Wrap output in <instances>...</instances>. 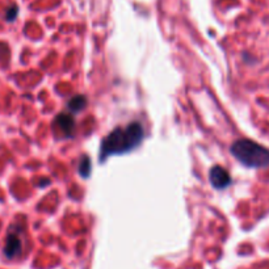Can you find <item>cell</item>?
Instances as JSON below:
<instances>
[{
	"label": "cell",
	"instance_id": "cell-7",
	"mask_svg": "<svg viewBox=\"0 0 269 269\" xmlns=\"http://www.w3.org/2000/svg\"><path fill=\"white\" fill-rule=\"evenodd\" d=\"M91 168H90V159L88 158H84L82 161V163H80V173H82L84 177H87V176L90 175Z\"/></svg>",
	"mask_w": 269,
	"mask_h": 269
},
{
	"label": "cell",
	"instance_id": "cell-1",
	"mask_svg": "<svg viewBox=\"0 0 269 269\" xmlns=\"http://www.w3.org/2000/svg\"><path fill=\"white\" fill-rule=\"evenodd\" d=\"M143 139V129L138 122L129 123L126 127H117L101 142V161L109 155L125 154L138 146Z\"/></svg>",
	"mask_w": 269,
	"mask_h": 269
},
{
	"label": "cell",
	"instance_id": "cell-2",
	"mask_svg": "<svg viewBox=\"0 0 269 269\" xmlns=\"http://www.w3.org/2000/svg\"><path fill=\"white\" fill-rule=\"evenodd\" d=\"M232 155L251 168H263L269 165V150L250 139H238L232 143Z\"/></svg>",
	"mask_w": 269,
	"mask_h": 269
},
{
	"label": "cell",
	"instance_id": "cell-3",
	"mask_svg": "<svg viewBox=\"0 0 269 269\" xmlns=\"http://www.w3.org/2000/svg\"><path fill=\"white\" fill-rule=\"evenodd\" d=\"M54 127L59 130L60 135H64V137H71V135L74 134V129H75L74 116L70 114V113H62V114H58L55 121H54Z\"/></svg>",
	"mask_w": 269,
	"mask_h": 269
},
{
	"label": "cell",
	"instance_id": "cell-6",
	"mask_svg": "<svg viewBox=\"0 0 269 269\" xmlns=\"http://www.w3.org/2000/svg\"><path fill=\"white\" fill-rule=\"evenodd\" d=\"M87 104V100L84 96H75L70 103H68V108L71 109L72 112H79V110H82Z\"/></svg>",
	"mask_w": 269,
	"mask_h": 269
},
{
	"label": "cell",
	"instance_id": "cell-8",
	"mask_svg": "<svg viewBox=\"0 0 269 269\" xmlns=\"http://www.w3.org/2000/svg\"><path fill=\"white\" fill-rule=\"evenodd\" d=\"M16 15H17V7H16V5H12V7L7 11L5 19H7L8 21H12V20L16 19Z\"/></svg>",
	"mask_w": 269,
	"mask_h": 269
},
{
	"label": "cell",
	"instance_id": "cell-5",
	"mask_svg": "<svg viewBox=\"0 0 269 269\" xmlns=\"http://www.w3.org/2000/svg\"><path fill=\"white\" fill-rule=\"evenodd\" d=\"M21 252V239L16 234H9L4 246V255L8 259L16 258Z\"/></svg>",
	"mask_w": 269,
	"mask_h": 269
},
{
	"label": "cell",
	"instance_id": "cell-4",
	"mask_svg": "<svg viewBox=\"0 0 269 269\" xmlns=\"http://www.w3.org/2000/svg\"><path fill=\"white\" fill-rule=\"evenodd\" d=\"M210 181L214 188L223 189L231 183V177L228 175V172L222 168L220 165H214L213 168L210 169Z\"/></svg>",
	"mask_w": 269,
	"mask_h": 269
}]
</instances>
